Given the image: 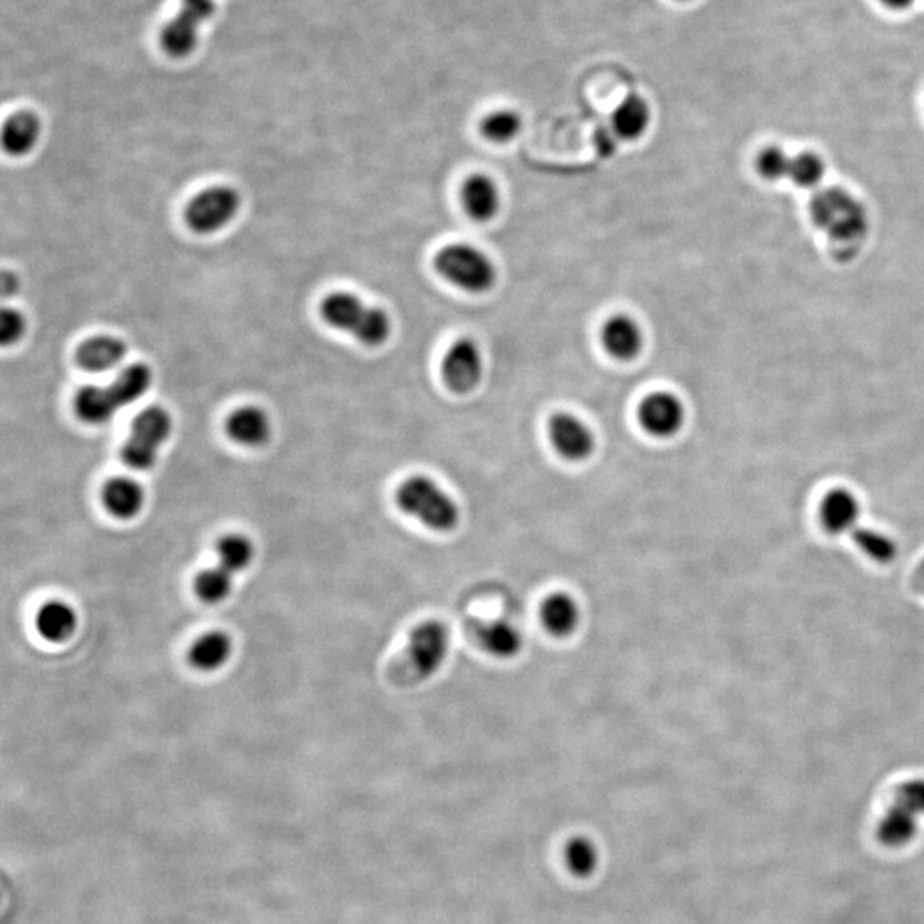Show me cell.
Masks as SVG:
<instances>
[{
    "instance_id": "6da1fadb",
    "label": "cell",
    "mask_w": 924,
    "mask_h": 924,
    "mask_svg": "<svg viewBox=\"0 0 924 924\" xmlns=\"http://www.w3.org/2000/svg\"><path fill=\"white\" fill-rule=\"evenodd\" d=\"M810 216L839 261H851L869 238V210L860 197L846 189L822 187L816 191L810 203Z\"/></svg>"
},
{
    "instance_id": "7a4b0ae2",
    "label": "cell",
    "mask_w": 924,
    "mask_h": 924,
    "mask_svg": "<svg viewBox=\"0 0 924 924\" xmlns=\"http://www.w3.org/2000/svg\"><path fill=\"white\" fill-rule=\"evenodd\" d=\"M151 370L143 364L131 365L106 386H88L79 390L74 406L79 418L91 425H103L116 412L143 397L150 389Z\"/></svg>"
},
{
    "instance_id": "3957f363",
    "label": "cell",
    "mask_w": 924,
    "mask_h": 924,
    "mask_svg": "<svg viewBox=\"0 0 924 924\" xmlns=\"http://www.w3.org/2000/svg\"><path fill=\"white\" fill-rule=\"evenodd\" d=\"M450 651V632L446 623L427 620L409 633L408 644L396 664L397 683L416 686L434 677Z\"/></svg>"
},
{
    "instance_id": "277c9868",
    "label": "cell",
    "mask_w": 924,
    "mask_h": 924,
    "mask_svg": "<svg viewBox=\"0 0 924 924\" xmlns=\"http://www.w3.org/2000/svg\"><path fill=\"white\" fill-rule=\"evenodd\" d=\"M396 501L403 512L415 517L431 531L450 532L459 525L457 501L428 476L405 479L397 488Z\"/></svg>"
},
{
    "instance_id": "5b68a950",
    "label": "cell",
    "mask_w": 924,
    "mask_h": 924,
    "mask_svg": "<svg viewBox=\"0 0 924 924\" xmlns=\"http://www.w3.org/2000/svg\"><path fill=\"white\" fill-rule=\"evenodd\" d=\"M321 312L327 324L353 334L364 345L378 346L389 337L390 321L386 312L367 307L352 293H333L327 296Z\"/></svg>"
},
{
    "instance_id": "8992f818",
    "label": "cell",
    "mask_w": 924,
    "mask_h": 924,
    "mask_svg": "<svg viewBox=\"0 0 924 924\" xmlns=\"http://www.w3.org/2000/svg\"><path fill=\"white\" fill-rule=\"evenodd\" d=\"M435 267L453 285L471 293L488 292L497 280V270L485 252L466 244H453L435 255Z\"/></svg>"
},
{
    "instance_id": "52a82bcc",
    "label": "cell",
    "mask_w": 924,
    "mask_h": 924,
    "mask_svg": "<svg viewBox=\"0 0 924 924\" xmlns=\"http://www.w3.org/2000/svg\"><path fill=\"white\" fill-rule=\"evenodd\" d=\"M924 815V779L904 782L894 794V803L880 822L879 841L898 850L916 837L917 820Z\"/></svg>"
},
{
    "instance_id": "ba28073f",
    "label": "cell",
    "mask_w": 924,
    "mask_h": 924,
    "mask_svg": "<svg viewBox=\"0 0 924 924\" xmlns=\"http://www.w3.org/2000/svg\"><path fill=\"white\" fill-rule=\"evenodd\" d=\"M170 434L172 418L165 409H144L132 424L131 437L122 449V460L138 471L153 468L158 450L169 440Z\"/></svg>"
},
{
    "instance_id": "9c48e42d",
    "label": "cell",
    "mask_w": 924,
    "mask_h": 924,
    "mask_svg": "<svg viewBox=\"0 0 924 924\" xmlns=\"http://www.w3.org/2000/svg\"><path fill=\"white\" fill-rule=\"evenodd\" d=\"M214 14L213 0H182L180 11L170 19L160 33L162 49L170 57L182 59L194 52L199 28Z\"/></svg>"
},
{
    "instance_id": "30bf717a",
    "label": "cell",
    "mask_w": 924,
    "mask_h": 924,
    "mask_svg": "<svg viewBox=\"0 0 924 924\" xmlns=\"http://www.w3.org/2000/svg\"><path fill=\"white\" fill-rule=\"evenodd\" d=\"M240 207V195L235 189L213 187L192 199L185 220L197 233H213L229 225Z\"/></svg>"
},
{
    "instance_id": "8fae6325",
    "label": "cell",
    "mask_w": 924,
    "mask_h": 924,
    "mask_svg": "<svg viewBox=\"0 0 924 924\" xmlns=\"http://www.w3.org/2000/svg\"><path fill=\"white\" fill-rule=\"evenodd\" d=\"M441 372L454 393L465 394L475 389L484 375V356L475 341H456L444 356Z\"/></svg>"
},
{
    "instance_id": "7c38bea8",
    "label": "cell",
    "mask_w": 924,
    "mask_h": 924,
    "mask_svg": "<svg viewBox=\"0 0 924 924\" xmlns=\"http://www.w3.org/2000/svg\"><path fill=\"white\" fill-rule=\"evenodd\" d=\"M686 406L671 393H654L639 406V422L652 437L670 438L686 425Z\"/></svg>"
},
{
    "instance_id": "4fadbf2b",
    "label": "cell",
    "mask_w": 924,
    "mask_h": 924,
    "mask_svg": "<svg viewBox=\"0 0 924 924\" xmlns=\"http://www.w3.org/2000/svg\"><path fill=\"white\" fill-rule=\"evenodd\" d=\"M555 450L567 460H586L595 453L596 438L591 428L570 413H557L548 425Z\"/></svg>"
},
{
    "instance_id": "5bb4252c",
    "label": "cell",
    "mask_w": 924,
    "mask_h": 924,
    "mask_svg": "<svg viewBox=\"0 0 924 924\" xmlns=\"http://www.w3.org/2000/svg\"><path fill=\"white\" fill-rule=\"evenodd\" d=\"M861 501L847 488H834L823 497L820 520L831 535H853L860 528Z\"/></svg>"
},
{
    "instance_id": "9a60e30c",
    "label": "cell",
    "mask_w": 924,
    "mask_h": 924,
    "mask_svg": "<svg viewBox=\"0 0 924 924\" xmlns=\"http://www.w3.org/2000/svg\"><path fill=\"white\" fill-rule=\"evenodd\" d=\"M473 636L479 648L497 659L516 658L525 644L520 630L507 620L478 621L473 626Z\"/></svg>"
},
{
    "instance_id": "2e32d148",
    "label": "cell",
    "mask_w": 924,
    "mask_h": 924,
    "mask_svg": "<svg viewBox=\"0 0 924 924\" xmlns=\"http://www.w3.org/2000/svg\"><path fill=\"white\" fill-rule=\"evenodd\" d=\"M602 345L618 359H632L639 355L644 336L639 324L629 315H615L602 327Z\"/></svg>"
},
{
    "instance_id": "e0dca14e",
    "label": "cell",
    "mask_w": 924,
    "mask_h": 924,
    "mask_svg": "<svg viewBox=\"0 0 924 924\" xmlns=\"http://www.w3.org/2000/svg\"><path fill=\"white\" fill-rule=\"evenodd\" d=\"M541 621L555 637H569L579 629L580 608L567 592H554L541 605Z\"/></svg>"
},
{
    "instance_id": "ac0fdd59",
    "label": "cell",
    "mask_w": 924,
    "mask_h": 924,
    "mask_svg": "<svg viewBox=\"0 0 924 924\" xmlns=\"http://www.w3.org/2000/svg\"><path fill=\"white\" fill-rule=\"evenodd\" d=\"M128 346L116 337L98 336L91 337L87 343L79 346L75 353L79 367L88 372H106L124 359Z\"/></svg>"
},
{
    "instance_id": "d6986e66",
    "label": "cell",
    "mask_w": 924,
    "mask_h": 924,
    "mask_svg": "<svg viewBox=\"0 0 924 924\" xmlns=\"http://www.w3.org/2000/svg\"><path fill=\"white\" fill-rule=\"evenodd\" d=\"M463 204L469 216L478 221L495 217L500 207V192L497 184L487 175H473L463 185Z\"/></svg>"
},
{
    "instance_id": "ffe728a7",
    "label": "cell",
    "mask_w": 924,
    "mask_h": 924,
    "mask_svg": "<svg viewBox=\"0 0 924 924\" xmlns=\"http://www.w3.org/2000/svg\"><path fill=\"white\" fill-rule=\"evenodd\" d=\"M226 431L242 446H263L271 434L270 418L263 409L240 408L226 422Z\"/></svg>"
},
{
    "instance_id": "44dd1931",
    "label": "cell",
    "mask_w": 924,
    "mask_h": 924,
    "mask_svg": "<svg viewBox=\"0 0 924 924\" xmlns=\"http://www.w3.org/2000/svg\"><path fill=\"white\" fill-rule=\"evenodd\" d=\"M103 504L112 516L132 519L144 506V491L131 478H113L103 488Z\"/></svg>"
},
{
    "instance_id": "7402d4cb",
    "label": "cell",
    "mask_w": 924,
    "mask_h": 924,
    "mask_svg": "<svg viewBox=\"0 0 924 924\" xmlns=\"http://www.w3.org/2000/svg\"><path fill=\"white\" fill-rule=\"evenodd\" d=\"M649 122H651V109L648 102L639 94H630L615 110L611 129L618 138L633 141L646 134Z\"/></svg>"
},
{
    "instance_id": "603a6c76",
    "label": "cell",
    "mask_w": 924,
    "mask_h": 924,
    "mask_svg": "<svg viewBox=\"0 0 924 924\" xmlns=\"http://www.w3.org/2000/svg\"><path fill=\"white\" fill-rule=\"evenodd\" d=\"M78 617L69 605L50 601L37 615V629L50 642H64L74 633Z\"/></svg>"
},
{
    "instance_id": "cb8c5ba5",
    "label": "cell",
    "mask_w": 924,
    "mask_h": 924,
    "mask_svg": "<svg viewBox=\"0 0 924 924\" xmlns=\"http://www.w3.org/2000/svg\"><path fill=\"white\" fill-rule=\"evenodd\" d=\"M38 138H40V120L30 112H19L9 116L2 131L4 150L14 156L30 153Z\"/></svg>"
},
{
    "instance_id": "d4e9b609",
    "label": "cell",
    "mask_w": 924,
    "mask_h": 924,
    "mask_svg": "<svg viewBox=\"0 0 924 924\" xmlns=\"http://www.w3.org/2000/svg\"><path fill=\"white\" fill-rule=\"evenodd\" d=\"M232 654V640L226 633L210 632L195 640L189 661L201 671H213L223 667Z\"/></svg>"
},
{
    "instance_id": "484cf974",
    "label": "cell",
    "mask_w": 924,
    "mask_h": 924,
    "mask_svg": "<svg viewBox=\"0 0 924 924\" xmlns=\"http://www.w3.org/2000/svg\"><path fill=\"white\" fill-rule=\"evenodd\" d=\"M854 545L860 548L861 554L866 555L870 560L876 563H891L897 558V544L887 532L870 526H860L853 532Z\"/></svg>"
},
{
    "instance_id": "4316f807",
    "label": "cell",
    "mask_w": 924,
    "mask_h": 924,
    "mask_svg": "<svg viewBox=\"0 0 924 924\" xmlns=\"http://www.w3.org/2000/svg\"><path fill=\"white\" fill-rule=\"evenodd\" d=\"M217 558L220 566L229 572L235 573L247 569L254 558V545L251 539L242 535H229L217 541Z\"/></svg>"
},
{
    "instance_id": "83f0119b",
    "label": "cell",
    "mask_w": 924,
    "mask_h": 924,
    "mask_svg": "<svg viewBox=\"0 0 924 924\" xmlns=\"http://www.w3.org/2000/svg\"><path fill=\"white\" fill-rule=\"evenodd\" d=\"M825 162L822 156H819L812 151H800L793 154V162H791L790 182H793L800 189H816L822 185L825 179Z\"/></svg>"
},
{
    "instance_id": "f1b7e54d",
    "label": "cell",
    "mask_w": 924,
    "mask_h": 924,
    "mask_svg": "<svg viewBox=\"0 0 924 924\" xmlns=\"http://www.w3.org/2000/svg\"><path fill=\"white\" fill-rule=\"evenodd\" d=\"M232 591V572L221 566L211 567L199 573L195 579V592L203 601L220 602Z\"/></svg>"
},
{
    "instance_id": "f546056e",
    "label": "cell",
    "mask_w": 924,
    "mask_h": 924,
    "mask_svg": "<svg viewBox=\"0 0 924 924\" xmlns=\"http://www.w3.org/2000/svg\"><path fill=\"white\" fill-rule=\"evenodd\" d=\"M791 162L793 154L788 153L782 146H768L760 151L757 156V172L762 179L769 182L790 179Z\"/></svg>"
},
{
    "instance_id": "4dcf8cb0",
    "label": "cell",
    "mask_w": 924,
    "mask_h": 924,
    "mask_svg": "<svg viewBox=\"0 0 924 924\" xmlns=\"http://www.w3.org/2000/svg\"><path fill=\"white\" fill-rule=\"evenodd\" d=\"M598 850L589 839L576 837L569 842L566 850V863L570 873L580 879L592 875L598 866Z\"/></svg>"
},
{
    "instance_id": "1f68e13d",
    "label": "cell",
    "mask_w": 924,
    "mask_h": 924,
    "mask_svg": "<svg viewBox=\"0 0 924 924\" xmlns=\"http://www.w3.org/2000/svg\"><path fill=\"white\" fill-rule=\"evenodd\" d=\"M522 129V119L512 110H497L481 124V131L494 143H509Z\"/></svg>"
},
{
    "instance_id": "d6a6232c",
    "label": "cell",
    "mask_w": 924,
    "mask_h": 924,
    "mask_svg": "<svg viewBox=\"0 0 924 924\" xmlns=\"http://www.w3.org/2000/svg\"><path fill=\"white\" fill-rule=\"evenodd\" d=\"M24 333V318L14 308H4L0 314V343L2 346L14 345Z\"/></svg>"
},
{
    "instance_id": "836d02e7",
    "label": "cell",
    "mask_w": 924,
    "mask_h": 924,
    "mask_svg": "<svg viewBox=\"0 0 924 924\" xmlns=\"http://www.w3.org/2000/svg\"><path fill=\"white\" fill-rule=\"evenodd\" d=\"M618 139L620 138L615 134L613 129H598V132H596V146H598L599 153L605 154V156L613 153L617 150Z\"/></svg>"
},
{
    "instance_id": "e575fe53",
    "label": "cell",
    "mask_w": 924,
    "mask_h": 924,
    "mask_svg": "<svg viewBox=\"0 0 924 924\" xmlns=\"http://www.w3.org/2000/svg\"><path fill=\"white\" fill-rule=\"evenodd\" d=\"M18 276H16L14 273H9V271H4V274H2V295H4L6 298H9V296H12L16 292H18Z\"/></svg>"
},
{
    "instance_id": "d590c367",
    "label": "cell",
    "mask_w": 924,
    "mask_h": 924,
    "mask_svg": "<svg viewBox=\"0 0 924 924\" xmlns=\"http://www.w3.org/2000/svg\"><path fill=\"white\" fill-rule=\"evenodd\" d=\"M916 0H880V4L885 6L889 11L902 12L913 8Z\"/></svg>"
},
{
    "instance_id": "8d00e7d4",
    "label": "cell",
    "mask_w": 924,
    "mask_h": 924,
    "mask_svg": "<svg viewBox=\"0 0 924 924\" xmlns=\"http://www.w3.org/2000/svg\"><path fill=\"white\" fill-rule=\"evenodd\" d=\"M680 2H690V0H680Z\"/></svg>"
}]
</instances>
